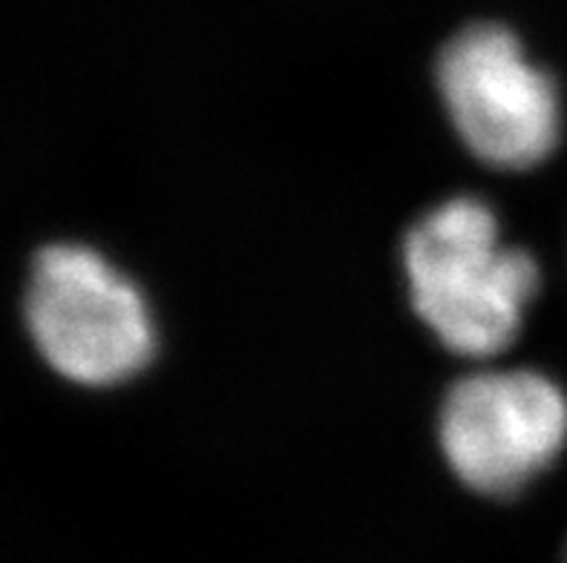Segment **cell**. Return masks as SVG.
I'll list each match as a JSON object with an SVG mask.
<instances>
[{"instance_id":"obj_4","label":"cell","mask_w":567,"mask_h":563,"mask_svg":"<svg viewBox=\"0 0 567 563\" xmlns=\"http://www.w3.org/2000/svg\"><path fill=\"white\" fill-rule=\"evenodd\" d=\"M439 440L458 480L489 498H507L565 451L567 394L530 368L470 374L446 394Z\"/></svg>"},{"instance_id":"obj_3","label":"cell","mask_w":567,"mask_h":563,"mask_svg":"<svg viewBox=\"0 0 567 563\" xmlns=\"http://www.w3.org/2000/svg\"><path fill=\"white\" fill-rule=\"evenodd\" d=\"M439 90L461 142L487 165L525 170L559 144L554 79L498 23H475L450 38L439 55Z\"/></svg>"},{"instance_id":"obj_2","label":"cell","mask_w":567,"mask_h":563,"mask_svg":"<svg viewBox=\"0 0 567 563\" xmlns=\"http://www.w3.org/2000/svg\"><path fill=\"white\" fill-rule=\"evenodd\" d=\"M23 311L41 357L72 383H124L156 351L142 291L84 244H50L38 253Z\"/></svg>"},{"instance_id":"obj_1","label":"cell","mask_w":567,"mask_h":563,"mask_svg":"<svg viewBox=\"0 0 567 563\" xmlns=\"http://www.w3.org/2000/svg\"><path fill=\"white\" fill-rule=\"evenodd\" d=\"M417 316L461 357H496L522 331L539 293V264L504 242L496 213L475 196L441 201L403 242Z\"/></svg>"}]
</instances>
